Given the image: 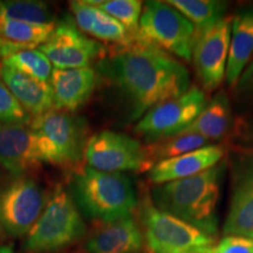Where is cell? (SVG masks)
Segmentation results:
<instances>
[{
  "instance_id": "6da1fadb",
  "label": "cell",
  "mask_w": 253,
  "mask_h": 253,
  "mask_svg": "<svg viewBox=\"0 0 253 253\" xmlns=\"http://www.w3.org/2000/svg\"><path fill=\"white\" fill-rule=\"evenodd\" d=\"M97 72L121 93L131 121L190 89V75L183 63L138 40L101 60Z\"/></svg>"
},
{
  "instance_id": "7a4b0ae2",
  "label": "cell",
  "mask_w": 253,
  "mask_h": 253,
  "mask_svg": "<svg viewBox=\"0 0 253 253\" xmlns=\"http://www.w3.org/2000/svg\"><path fill=\"white\" fill-rule=\"evenodd\" d=\"M226 163L221 161L198 175L156 185L151 202L158 210L171 214L214 237L218 231V202Z\"/></svg>"
},
{
  "instance_id": "3957f363",
  "label": "cell",
  "mask_w": 253,
  "mask_h": 253,
  "mask_svg": "<svg viewBox=\"0 0 253 253\" xmlns=\"http://www.w3.org/2000/svg\"><path fill=\"white\" fill-rule=\"evenodd\" d=\"M71 195L79 210L97 223L131 216L137 208V194L128 176L88 166L73 173Z\"/></svg>"
},
{
  "instance_id": "277c9868",
  "label": "cell",
  "mask_w": 253,
  "mask_h": 253,
  "mask_svg": "<svg viewBox=\"0 0 253 253\" xmlns=\"http://www.w3.org/2000/svg\"><path fill=\"white\" fill-rule=\"evenodd\" d=\"M86 235V225L71 192L56 186L24 248L30 253H52L74 245Z\"/></svg>"
},
{
  "instance_id": "5b68a950",
  "label": "cell",
  "mask_w": 253,
  "mask_h": 253,
  "mask_svg": "<svg viewBox=\"0 0 253 253\" xmlns=\"http://www.w3.org/2000/svg\"><path fill=\"white\" fill-rule=\"evenodd\" d=\"M144 246L149 253H210L214 237L163 212L149 199L140 211Z\"/></svg>"
},
{
  "instance_id": "8992f818",
  "label": "cell",
  "mask_w": 253,
  "mask_h": 253,
  "mask_svg": "<svg viewBox=\"0 0 253 253\" xmlns=\"http://www.w3.org/2000/svg\"><path fill=\"white\" fill-rule=\"evenodd\" d=\"M196 37L194 25L175 7L168 2L147 1L135 40L191 61Z\"/></svg>"
},
{
  "instance_id": "52a82bcc",
  "label": "cell",
  "mask_w": 253,
  "mask_h": 253,
  "mask_svg": "<svg viewBox=\"0 0 253 253\" xmlns=\"http://www.w3.org/2000/svg\"><path fill=\"white\" fill-rule=\"evenodd\" d=\"M84 157L88 167L106 172H143L154 167L149 149L140 141L112 130L90 136Z\"/></svg>"
},
{
  "instance_id": "ba28073f",
  "label": "cell",
  "mask_w": 253,
  "mask_h": 253,
  "mask_svg": "<svg viewBox=\"0 0 253 253\" xmlns=\"http://www.w3.org/2000/svg\"><path fill=\"white\" fill-rule=\"evenodd\" d=\"M60 166L56 149L31 125L0 123V166L14 177L24 176L37 166Z\"/></svg>"
},
{
  "instance_id": "9c48e42d",
  "label": "cell",
  "mask_w": 253,
  "mask_h": 253,
  "mask_svg": "<svg viewBox=\"0 0 253 253\" xmlns=\"http://www.w3.org/2000/svg\"><path fill=\"white\" fill-rule=\"evenodd\" d=\"M207 103L203 90L190 87L181 96L164 101L148 110L138 121L135 131L149 143L168 140L191 125Z\"/></svg>"
},
{
  "instance_id": "30bf717a",
  "label": "cell",
  "mask_w": 253,
  "mask_h": 253,
  "mask_svg": "<svg viewBox=\"0 0 253 253\" xmlns=\"http://www.w3.org/2000/svg\"><path fill=\"white\" fill-rule=\"evenodd\" d=\"M47 202L45 190L37 181L26 176L15 177L0 189V225L15 238L27 236Z\"/></svg>"
},
{
  "instance_id": "8fae6325",
  "label": "cell",
  "mask_w": 253,
  "mask_h": 253,
  "mask_svg": "<svg viewBox=\"0 0 253 253\" xmlns=\"http://www.w3.org/2000/svg\"><path fill=\"white\" fill-rule=\"evenodd\" d=\"M31 126L54 145L60 166L79 163L88 143V123L82 116L65 110L52 109L37 116Z\"/></svg>"
},
{
  "instance_id": "7c38bea8",
  "label": "cell",
  "mask_w": 253,
  "mask_h": 253,
  "mask_svg": "<svg viewBox=\"0 0 253 253\" xmlns=\"http://www.w3.org/2000/svg\"><path fill=\"white\" fill-rule=\"evenodd\" d=\"M232 19L224 17L196 37L191 60L199 81L208 90L219 87L225 78Z\"/></svg>"
},
{
  "instance_id": "4fadbf2b",
  "label": "cell",
  "mask_w": 253,
  "mask_h": 253,
  "mask_svg": "<svg viewBox=\"0 0 253 253\" xmlns=\"http://www.w3.org/2000/svg\"><path fill=\"white\" fill-rule=\"evenodd\" d=\"M39 49L55 68L89 67V63L102 53L103 47L79 30L69 17L55 24L52 36Z\"/></svg>"
},
{
  "instance_id": "5bb4252c",
  "label": "cell",
  "mask_w": 253,
  "mask_h": 253,
  "mask_svg": "<svg viewBox=\"0 0 253 253\" xmlns=\"http://www.w3.org/2000/svg\"><path fill=\"white\" fill-rule=\"evenodd\" d=\"M230 208L224 233L253 238V155H242L232 168Z\"/></svg>"
},
{
  "instance_id": "9a60e30c",
  "label": "cell",
  "mask_w": 253,
  "mask_h": 253,
  "mask_svg": "<svg viewBox=\"0 0 253 253\" xmlns=\"http://www.w3.org/2000/svg\"><path fill=\"white\" fill-rule=\"evenodd\" d=\"M143 248L141 225L132 216L99 223L86 242L87 253H140Z\"/></svg>"
},
{
  "instance_id": "2e32d148",
  "label": "cell",
  "mask_w": 253,
  "mask_h": 253,
  "mask_svg": "<svg viewBox=\"0 0 253 253\" xmlns=\"http://www.w3.org/2000/svg\"><path fill=\"white\" fill-rule=\"evenodd\" d=\"M96 72L91 67L53 68L50 87L54 109L74 113L89 100L96 86Z\"/></svg>"
},
{
  "instance_id": "e0dca14e",
  "label": "cell",
  "mask_w": 253,
  "mask_h": 253,
  "mask_svg": "<svg viewBox=\"0 0 253 253\" xmlns=\"http://www.w3.org/2000/svg\"><path fill=\"white\" fill-rule=\"evenodd\" d=\"M224 149L219 145H207L181 156L168 158L154 164L149 179L156 185L198 175L223 161Z\"/></svg>"
},
{
  "instance_id": "ac0fdd59",
  "label": "cell",
  "mask_w": 253,
  "mask_h": 253,
  "mask_svg": "<svg viewBox=\"0 0 253 253\" xmlns=\"http://www.w3.org/2000/svg\"><path fill=\"white\" fill-rule=\"evenodd\" d=\"M0 79L30 115H42L54 109L53 90L43 82L0 62Z\"/></svg>"
},
{
  "instance_id": "d6986e66",
  "label": "cell",
  "mask_w": 253,
  "mask_h": 253,
  "mask_svg": "<svg viewBox=\"0 0 253 253\" xmlns=\"http://www.w3.org/2000/svg\"><path fill=\"white\" fill-rule=\"evenodd\" d=\"M253 56V7L244 8L232 19L225 80L236 87L240 75Z\"/></svg>"
},
{
  "instance_id": "ffe728a7",
  "label": "cell",
  "mask_w": 253,
  "mask_h": 253,
  "mask_svg": "<svg viewBox=\"0 0 253 253\" xmlns=\"http://www.w3.org/2000/svg\"><path fill=\"white\" fill-rule=\"evenodd\" d=\"M69 7L74 14L75 24L84 34L122 46L129 45L135 40L122 24L99 7L88 5L84 1H71Z\"/></svg>"
},
{
  "instance_id": "44dd1931",
  "label": "cell",
  "mask_w": 253,
  "mask_h": 253,
  "mask_svg": "<svg viewBox=\"0 0 253 253\" xmlns=\"http://www.w3.org/2000/svg\"><path fill=\"white\" fill-rule=\"evenodd\" d=\"M55 24L38 25L0 15V58L5 59L23 50L39 48L52 36Z\"/></svg>"
},
{
  "instance_id": "7402d4cb",
  "label": "cell",
  "mask_w": 253,
  "mask_h": 253,
  "mask_svg": "<svg viewBox=\"0 0 253 253\" xmlns=\"http://www.w3.org/2000/svg\"><path fill=\"white\" fill-rule=\"evenodd\" d=\"M230 122L231 104L229 97L224 91H219L210 102L207 103L195 121L178 135L195 134L210 142L219 140L229 130Z\"/></svg>"
},
{
  "instance_id": "603a6c76",
  "label": "cell",
  "mask_w": 253,
  "mask_h": 253,
  "mask_svg": "<svg viewBox=\"0 0 253 253\" xmlns=\"http://www.w3.org/2000/svg\"><path fill=\"white\" fill-rule=\"evenodd\" d=\"M168 4L181 12L194 25L197 33L223 19L226 8L225 2L214 0H170Z\"/></svg>"
},
{
  "instance_id": "cb8c5ba5",
  "label": "cell",
  "mask_w": 253,
  "mask_h": 253,
  "mask_svg": "<svg viewBox=\"0 0 253 253\" xmlns=\"http://www.w3.org/2000/svg\"><path fill=\"white\" fill-rule=\"evenodd\" d=\"M0 15L12 20L38 25L55 24L54 14L48 4L36 0L0 1Z\"/></svg>"
},
{
  "instance_id": "d4e9b609",
  "label": "cell",
  "mask_w": 253,
  "mask_h": 253,
  "mask_svg": "<svg viewBox=\"0 0 253 253\" xmlns=\"http://www.w3.org/2000/svg\"><path fill=\"white\" fill-rule=\"evenodd\" d=\"M1 63L43 82H49L52 77V63L39 48L15 53L2 59Z\"/></svg>"
},
{
  "instance_id": "484cf974",
  "label": "cell",
  "mask_w": 253,
  "mask_h": 253,
  "mask_svg": "<svg viewBox=\"0 0 253 253\" xmlns=\"http://www.w3.org/2000/svg\"><path fill=\"white\" fill-rule=\"evenodd\" d=\"M157 143L158 144L148 148V149H149L153 161L158 160V162H160V161L181 156V155L207 147V145H210V141L199 135L185 134L173 136V137L157 142Z\"/></svg>"
},
{
  "instance_id": "4316f807",
  "label": "cell",
  "mask_w": 253,
  "mask_h": 253,
  "mask_svg": "<svg viewBox=\"0 0 253 253\" xmlns=\"http://www.w3.org/2000/svg\"><path fill=\"white\" fill-rule=\"evenodd\" d=\"M101 11L106 12L110 17L118 20L126 27L129 34L134 38L138 32L140 19L143 5L138 0H108L97 6Z\"/></svg>"
},
{
  "instance_id": "83f0119b",
  "label": "cell",
  "mask_w": 253,
  "mask_h": 253,
  "mask_svg": "<svg viewBox=\"0 0 253 253\" xmlns=\"http://www.w3.org/2000/svg\"><path fill=\"white\" fill-rule=\"evenodd\" d=\"M31 115L18 102L14 95L0 79V123L5 125H27Z\"/></svg>"
},
{
  "instance_id": "f1b7e54d",
  "label": "cell",
  "mask_w": 253,
  "mask_h": 253,
  "mask_svg": "<svg viewBox=\"0 0 253 253\" xmlns=\"http://www.w3.org/2000/svg\"><path fill=\"white\" fill-rule=\"evenodd\" d=\"M210 253H253V238L242 236H225Z\"/></svg>"
},
{
  "instance_id": "f546056e",
  "label": "cell",
  "mask_w": 253,
  "mask_h": 253,
  "mask_svg": "<svg viewBox=\"0 0 253 253\" xmlns=\"http://www.w3.org/2000/svg\"><path fill=\"white\" fill-rule=\"evenodd\" d=\"M236 87L243 96L249 97L253 101V56L240 75Z\"/></svg>"
},
{
  "instance_id": "4dcf8cb0",
  "label": "cell",
  "mask_w": 253,
  "mask_h": 253,
  "mask_svg": "<svg viewBox=\"0 0 253 253\" xmlns=\"http://www.w3.org/2000/svg\"><path fill=\"white\" fill-rule=\"evenodd\" d=\"M0 253H14L11 245L0 244Z\"/></svg>"
},
{
  "instance_id": "1f68e13d",
  "label": "cell",
  "mask_w": 253,
  "mask_h": 253,
  "mask_svg": "<svg viewBox=\"0 0 253 253\" xmlns=\"http://www.w3.org/2000/svg\"><path fill=\"white\" fill-rule=\"evenodd\" d=\"M251 138H252V141H253V126H252V131H251Z\"/></svg>"
}]
</instances>
